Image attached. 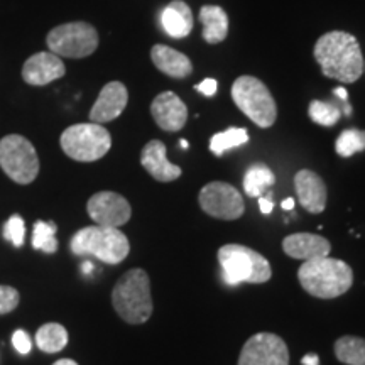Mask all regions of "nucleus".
Returning a JSON list of instances; mask_svg holds the SVG:
<instances>
[{"mask_svg":"<svg viewBox=\"0 0 365 365\" xmlns=\"http://www.w3.org/2000/svg\"><path fill=\"white\" fill-rule=\"evenodd\" d=\"M314 59L327 78L355 83L364 73V58L359 41L345 31H331L317 41Z\"/></svg>","mask_w":365,"mask_h":365,"instance_id":"obj_1","label":"nucleus"},{"mask_svg":"<svg viewBox=\"0 0 365 365\" xmlns=\"http://www.w3.org/2000/svg\"><path fill=\"white\" fill-rule=\"evenodd\" d=\"M298 281L308 294L333 299L345 294L354 284V271L340 259L318 257L301 264Z\"/></svg>","mask_w":365,"mask_h":365,"instance_id":"obj_2","label":"nucleus"},{"mask_svg":"<svg viewBox=\"0 0 365 365\" xmlns=\"http://www.w3.org/2000/svg\"><path fill=\"white\" fill-rule=\"evenodd\" d=\"M112 303L118 317L130 325L148 322L154 309L148 272L144 269L127 271L113 287Z\"/></svg>","mask_w":365,"mask_h":365,"instance_id":"obj_3","label":"nucleus"},{"mask_svg":"<svg viewBox=\"0 0 365 365\" xmlns=\"http://www.w3.org/2000/svg\"><path fill=\"white\" fill-rule=\"evenodd\" d=\"M70 249L80 257H97L105 264H120L129 255L130 244L125 234L118 228L91 225L85 227L73 235Z\"/></svg>","mask_w":365,"mask_h":365,"instance_id":"obj_4","label":"nucleus"},{"mask_svg":"<svg viewBox=\"0 0 365 365\" xmlns=\"http://www.w3.org/2000/svg\"><path fill=\"white\" fill-rule=\"evenodd\" d=\"M218 262L222 266L223 281L228 286H239L242 282L262 284L272 276L267 259L240 244H227L220 247Z\"/></svg>","mask_w":365,"mask_h":365,"instance_id":"obj_5","label":"nucleus"},{"mask_svg":"<svg viewBox=\"0 0 365 365\" xmlns=\"http://www.w3.org/2000/svg\"><path fill=\"white\" fill-rule=\"evenodd\" d=\"M232 98L255 125L267 129L276 122V102L267 86L255 76H239L232 85Z\"/></svg>","mask_w":365,"mask_h":365,"instance_id":"obj_6","label":"nucleus"},{"mask_svg":"<svg viewBox=\"0 0 365 365\" xmlns=\"http://www.w3.org/2000/svg\"><path fill=\"white\" fill-rule=\"evenodd\" d=\"M61 148L68 158L80 163L102 159L112 148V137L100 124H76L61 134Z\"/></svg>","mask_w":365,"mask_h":365,"instance_id":"obj_7","label":"nucleus"},{"mask_svg":"<svg viewBox=\"0 0 365 365\" xmlns=\"http://www.w3.org/2000/svg\"><path fill=\"white\" fill-rule=\"evenodd\" d=\"M0 168L19 185H29L39 173V158L26 137L11 134L0 140Z\"/></svg>","mask_w":365,"mask_h":365,"instance_id":"obj_8","label":"nucleus"},{"mask_svg":"<svg viewBox=\"0 0 365 365\" xmlns=\"http://www.w3.org/2000/svg\"><path fill=\"white\" fill-rule=\"evenodd\" d=\"M46 43L59 58H86L98 48V33L88 22H68L54 27Z\"/></svg>","mask_w":365,"mask_h":365,"instance_id":"obj_9","label":"nucleus"},{"mask_svg":"<svg viewBox=\"0 0 365 365\" xmlns=\"http://www.w3.org/2000/svg\"><path fill=\"white\" fill-rule=\"evenodd\" d=\"M200 207L218 220H237L244 215L245 205L240 191L228 182L213 181L205 185L198 196Z\"/></svg>","mask_w":365,"mask_h":365,"instance_id":"obj_10","label":"nucleus"},{"mask_svg":"<svg viewBox=\"0 0 365 365\" xmlns=\"http://www.w3.org/2000/svg\"><path fill=\"white\" fill-rule=\"evenodd\" d=\"M239 365H289V350L281 336L257 333L242 346Z\"/></svg>","mask_w":365,"mask_h":365,"instance_id":"obj_11","label":"nucleus"},{"mask_svg":"<svg viewBox=\"0 0 365 365\" xmlns=\"http://www.w3.org/2000/svg\"><path fill=\"white\" fill-rule=\"evenodd\" d=\"M86 210L95 225L118 228L130 220V205L122 195L113 191L95 193L86 203Z\"/></svg>","mask_w":365,"mask_h":365,"instance_id":"obj_12","label":"nucleus"},{"mask_svg":"<svg viewBox=\"0 0 365 365\" xmlns=\"http://www.w3.org/2000/svg\"><path fill=\"white\" fill-rule=\"evenodd\" d=\"M156 124L166 132H178L185 127L188 120V107L173 91H163L150 103Z\"/></svg>","mask_w":365,"mask_h":365,"instance_id":"obj_13","label":"nucleus"},{"mask_svg":"<svg viewBox=\"0 0 365 365\" xmlns=\"http://www.w3.org/2000/svg\"><path fill=\"white\" fill-rule=\"evenodd\" d=\"M127 102H129V93H127L125 85L120 81H110L103 86L97 102L91 107L90 120L100 125L115 120L125 110Z\"/></svg>","mask_w":365,"mask_h":365,"instance_id":"obj_14","label":"nucleus"},{"mask_svg":"<svg viewBox=\"0 0 365 365\" xmlns=\"http://www.w3.org/2000/svg\"><path fill=\"white\" fill-rule=\"evenodd\" d=\"M66 68L61 58L54 53H36L31 56L22 66V78L26 83L34 86H43L51 83L54 80H59L65 76Z\"/></svg>","mask_w":365,"mask_h":365,"instance_id":"obj_15","label":"nucleus"},{"mask_svg":"<svg viewBox=\"0 0 365 365\" xmlns=\"http://www.w3.org/2000/svg\"><path fill=\"white\" fill-rule=\"evenodd\" d=\"M294 190L298 200L307 212L322 213L327 207V185L317 173L309 170H301L294 176Z\"/></svg>","mask_w":365,"mask_h":365,"instance_id":"obj_16","label":"nucleus"},{"mask_svg":"<svg viewBox=\"0 0 365 365\" xmlns=\"http://www.w3.org/2000/svg\"><path fill=\"white\" fill-rule=\"evenodd\" d=\"M140 164L154 180L161 182L175 181L182 175L181 168L168 159L166 145L156 139L145 144L143 154H140Z\"/></svg>","mask_w":365,"mask_h":365,"instance_id":"obj_17","label":"nucleus"},{"mask_svg":"<svg viewBox=\"0 0 365 365\" xmlns=\"http://www.w3.org/2000/svg\"><path fill=\"white\" fill-rule=\"evenodd\" d=\"M282 250L287 257L298 259V261H312L318 257H328L331 250V244L325 237L314 234H293L282 240Z\"/></svg>","mask_w":365,"mask_h":365,"instance_id":"obj_18","label":"nucleus"},{"mask_svg":"<svg viewBox=\"0 0 365 365\" xmlns=\"http://www.w3.org/2000/svg\"><path fill=\"white\" fill-rule=\"evenodd\" d=\"M150 59H153V63L156 65L159 71L171 76V78H188L191 73H193V65H191L190 58L186 56V54L170 48V46H154V48L150 49Z\"/></svg>","mask_w":365,"mask_h":365,"instance_id":"obj_19","label":"nucleus"},{"mask_svg":"<svg viewBox=\"0 0 365 365\" xmlns=\"http://www.w3.org/2000/svg\"><path fill=\"white\" fill-rule=\"evenodd\" d=\"M193 12L182 0H173L164 7L161 14V24L164 33L173 39H182L193 31Z\"/></svg>","mask_w":365,"mask_h":365,"instance_id":"obj_20","label":"nucleus"},{"mask_svg":"<svg viewBox=\"0 0 365 365\" xmlns=\"http://www.w3.org/2000/svg\"><path fill=\"white\" fill-rule=\"evenodd\" d=\"M200 22L203 24V39L208 44H218L228 34V16L222 7L205 6L200 11Z\"/></svg>","mask_w":365,"mask_h":365,"instance_id":"obj_21","label":"nucleus"},{"mask_svg":"<svg viewBox=\"0 0 365 365\" xmlns=\"http://www.w3.org/2000/svg\"><path fill=\"white\" fill-rule=\"evenodd\" d=\"M274 182H276V176L271 168L264 163H255L245 171L244 191L250 198H261L271 186H274Z\"/></svg>","mask_w":365,"mask_h":365,"instance_id":"obj_22","label":"nucleus"},{"mask_svg":"<svg viewBox=\"0 0 365 365\" xmlns=\"http://www.w3.org/2000/svg\"><path fill=\"white\" fill-rule=\"evenodd\" d=\"M36 344L46 354H56L68 344L66 328L59 323H46L36 333Z\"/></svg>","mask_w":365,"mask_h":365,"instance_id":"obj_23","label":"nucleus"},{"mask_svg":"<svg viewBox=\"0 0 365 365\" xmlns=\"http://www.w3.org/2000/svg\"><path fill=\"white\" fill-rule=\"evenodd\" d=\"M335 355L341 364L365 365V339L345 335L335 341Z\"/></svg>","mask_w":365,"mask_h":365,"instance_id":"obj_24","label":"nucleus"},{"mask_svg":"<svg viewBox=\"0 0 365 365\" xmlns=\"http://www.w3.org/2000/svg\"><path fill=\"white\" fill-rule=\"evenodd\" d=\"M249 143V132L247 129H242V127H230V129L218 132L212 137L210 140V150H212L215 156H223L227 150L239 148Z\"/></svg>","mask_w":365,"mask_h":365,"instance_id":"obj_25","label":"nucleus"},{"mask_svg":"<svg viewBox=\"0 0 365 365\" xmlns=\"http://www.w3.org/2000/svg\"><path fill=\"white\" fill-rule=\"evenodd\" d=\"M56 223L54 222H36L33 228V247L43 250L44 254H54L58 250Z\"/></svg>","mask_w":365,"mask_h":365,"instance_id":"obj_26","label":"nucleus"},{"mask_svg":"<svg viewBox=\"0 0 365 365\" xmlns=\"http://www.w3.org/2000/svg\"><path fill=\"white\" fill-rule=\"evenodd\" d=\"M308 113H309V118H312L314 124L323 125V127L335 125L341 117V110L335 103L323 102V100H313V102L309 103Z\"/></svg>","mask_w":365,"mask_h":365,"instance_id":"obj_27","label":"nucleus"},{"mask_svg":"<svg viewBox=\"0 0 365 365\" xmlns=\"http://www.w3.org/2000/svg\"><path fill=\"white\" fill-rule=\"evenodd\" d=\"M336 154L341 158H350L365 150V130L346 129L341 132L335 144Z\"/></svg>","mask_w":365,"mask_h":365,"instance_id":"obj_28","label":"nucleus"},{"mask_svg":"<svg viewBox=\"0 0 365 365\" xmlns=\"http://www.w3.org/2000/svg\"><path fill=\"white\" fill-rule=\"evenodd\" d=\"M24 235H26V225L22 217L12 215L4 225V239L11 242L14 247H21L24 244Z\"/></svg>","mask_w":365,"mask_h":365,"instance_id":"obj_29","label":"nucleus"},{"mask_svg":"<svg viewBox=\"0 0 365 365\" xmlns=\"http://www.w3.org/2000/svg\"><path fill=\"white\" fill-rule=\"evenodd\" d=\"M19 304V293L12 286L0 284V314L11 313Z\"/></svg>","mask_w":365,"mask_h":365,"instance_id":"obj_30","label":"nucleus"},{"mask_svg":"<svg viewBox=\"0 0 365 365\" xmlns=\"http://www.w3.org/2000/svg\"><path fill=\"white\" fill-rule=\"evenodd\" d=\"M12 344H14V346H16L17 352L22 354V355L29 354L31 352V346H33V344H31V336L27 335L24 330L14 331Z\"/></svg>","mask_w":365,"mask_h":365,"instance_id":"obj_31","label":"nucleus"},{"mask_svg":"<svg viewBox=\"0 0 365 365\" xmlns=\"http://www.w3.org/2000/svg\"><path fill=\"white\" fill-rule=\"evenodd\" d=\"M196 90L202 91L203 95H207V97H213V95L217 93V88H218V83L215 78H205L202 83H198L195 86Z\"/></svg>","mask_w":365,"mask_h":365,"instance_id":"obj_32","label":"nucleus"},{"mask_svg":"<svg viewBox=\"0 0 365 365\" xmlns=\"http://www.w3.org/2000/svg\"><path fill=\"white\" fill-rule=\"evenodd\" d=\"M259 208H261V212L264 213V215H269V213L272 212L274 203H272L271 195H267V196H261V198H259Z\"/></svg>","mask_w":365,"mask_h":365,"instance_id":"obj_33","label":"nucleus"},{"mask_svg":"<svg viewBox=\"0 0 365 365\" xmlns=\"http://www.w3.org/2000/svg\"><path fill=\"white\" fill-rule=\"evenodd\" d=\"M301 364H303V365H318L319 359H318V355L308 354V355H304L303 360H301Z\"/></svg>","mask_w":365,"mask_h":365,"instance_id":"obj_34","label":"nucleus"},{"mask_svg":"<svg viewBox=\"0 0 365 365\" xmlns=\"http://www.w3.org/2000/svg\"><path fill=\"white\" fill-rule=\"evenodd\" d=\"M333 93H335L339 98L344 100V102H346V98H349V95H346V90L341 88V86H339V88L333 90Z\"/></svg>","mask_w":365,"mask_h":365,"instance_id":"obj_35","label":"nucleus"},{"mask_svg":"<svg viewBox=\"0 0 365 365\" xmlns=\"http://www.w3.org/2000/svg\"><path fill=\"white\" fill-rule=\"evenodd\" d=\"M282 208H284V210H293L294 208V200L293 198H286L284 202H282Z\"/></svg>","mask_w":365,"mask_h":365,"instance_id":"obj_36","label":"nucleus"},{"mask_svg":"<svg viewBox=\"0 0 365 365\" xmlns=\"http://www.w3.org/2000/svg\"><path fill=\"white\" fill-rule=\"evenodd\" d=\"M53 365H78V364L71 359H61V360H58V362H54Z\"/></svg>","mask_w":365,"mask_h":365,"instance_id":"obj_37","label":"nucleus"},{"mask_svg":"<svg viewBox=\"0 0 365 365\" xmlns=\"http://www.w3.org/2000/svg\"><path fill=\"white\" fill-rule=\"evenodd\" d=\"M81 269H83L85 274H90L91 271H93V266H91V262H85L83 266H81Z\"/></svg>","mask_w":365,"mask_h":365,"instance_id":"obj_38","label":"nucleus"},{"mask_svg":"<svg viewBox=\"0 0 365 365\" xmlns=\"http://www.w3.org/2000/svg\"><path fill=\"white\" fill-rule=\"evenodd\" d=\"M180 145H181V148H182V149H188V145H190V144H188V140L181 139V140H180Z\"/></svg>","mask_w":365,"mask_h":365,"instance_id":"obj_39","label":"nucleus"},{"mask_svg":"<svg viewBox=\"0 0 365 365\" xmlns=\"http://www.w3.org/2000/svg\"><path fill=\"white\" fill-rule=\"evenodd\" d=\"M364 70H365V61H364Z\"/></svg>","mask_w":365,"mask_h":365,"instance_id":"obj_40","label":"nucleus"}]
</instances>
